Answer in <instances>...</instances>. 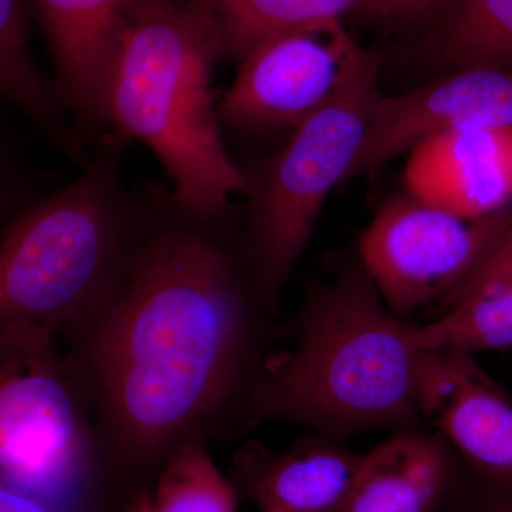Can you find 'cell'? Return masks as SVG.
Masks as SVG:
<instances>
[{
  "label": "cell",
  "mask_w": 512,
  "mask_h": 512,
  "mask_svg": "<svg viewBox=\"0 0 512 512\" xmlns=\"http://www.w3.org/2000/svg\"><path fill=\"white\" fill-rule=\"evenodd\" d=\"M0 512H60L49 504L37 500L10 487L8 484L0 483Z\"/></svg>",
  "instance_id": "cb8c5ba5"
},
{
  "label": "cell",
  "mask_w": 512,
  "mask_h": 512,
  "mask_svg": "<svg viewBox=\"0 0 512 512\" xmlns=\"http://www.w3.org/2000/svg\"><path fill=\"white\" fill-rule=\"evenodd\" d=\"M512 228V212L460 217L406 194L384 202L359 244L360 264L384 303L406 318L444 303Z\"/></svg>",
  "instance_id": "52a82bcc"
},
{
  "label": "cell",
  "mask_w": 512,
  "mask_h": 512,
  "mask_svg": "<svg viewBox=\"0 0 512 512\" xmlns=\"http://www.w3.org/2000/svg\"><path fill=\"white\" fill-rule=\"evenodd\" d=\"M417 345L426 350L470 353L512 346V286L451 303L439 318L416 325Z\"/></svg>",
  "instance_id": "d6986e66"
},
{
  "label": "cell",
  "mask_w": 512,
  "mask_h": 512,
  "mask_svg": "<svg viewBox=\"0 0 512 512\" xmlns=\"http://www.w3.org/2000/svg\"><path fill=\"white\" fill-rule=\"evenodd\" d=\"M447 505L454 512H512V483L478 473L460 460Z\"/></svg>",
  "instance_id": "44dd1931"
},
{
  "label": "cell",
  "mask_w": 512,
  "mask_h": 512,
  "mask_svg": "<svg viewBox=\"0 0 512 512\" xmlns=\"http://www.w3.org/2000/svg\"><path fill=\"white\" fill-rule=\"evenodd\" d=\"M414 29L421 59L440 72L512 67V0H441Z\"/></svg>",
  "instance_id": "2e32d148"
},
{
  "label": "cell",
  "mask_w": 512,
  "mask_h": 512,
  "mask_svg": "<svg viewBox=\"0 0 512 512\" xmlns=\"http://www.w3.org/2000/svg\"><path fill=\"white\" fill-rule=\"evenodd\" d=\"M0 483L60 512H124L82 383L56 333L36 323L0 328Z\"/></svg>",
  "instance_id": "5b68a950"
},
{
  "label": "cell",
  "mask_w": 512,
  "mask_h": 512,
  "mask_svg": "<svg viewBox=\"0 0 512 512\" xmlns=\"http://www.w3.org/2000/svg\"><path fill=\"white\" fill-rule=\"evenodd\" d=\"M376 53L353 39L342 19L322 20L255 46L217 104L222 134H291L355 82Z\"/></svg>",
  "instance_id": "ba28073f"
},
{
  "label": "cell",
  "mask_w": 512,
  "mask_h": 512,
  "mask_svg": "<svg viewBox=\"0 0 512 512\" xmlns=\"http://www.w3.org/2000/svg\"><path fill=\"white\" fill-rule=\"evenodd\" d=\"M141 0H25L46 39L53 84L92 153L111 133L110 93L121 30Z\"/></svg>",
  "instance_id": "30bf717a"
},
{
  "label": "cell",
  "mask_w": 512,
  "mask_h": 512,
  "mask_svg": "<svg viewBox=\"0 0 512 512\" xmlns=\"http://www.w3.org/2000/svg\"><path fill=\"white\" fill-rule=\"evenodd\" d=\"M439 512H454L453 510H450V508H448V505H444L443 508H441V510Z\"/></svg>",
  "instance_id": "d4e9b609"
},
{
  "label": "cell",
  "mask_w": 512,
  "mask_h": 512,
  "mask_svg": "<svg viewBox=\"0 0 512 512\" xmlns=\"http://www.w3.org/2000/svg\"><path fill=\"white\" fill-rule=\"evenodd\" d=\"M379 56L328 106L254 167L247 187L245 241L259 293L278 313L279 296L311 241L330 192L349 181L379 99Z\"/></svg>",
  "instance_id": "8992f818"
},
{
  "label": "cell",
  "mask_w": 512,
  "mask_h": 512,
  "mask_svg": "<svg viewBox=\"0 0 512 512\" xmlns=\"http://www.w3.org/2000/svg\"><path fill=\"white\" fill-rule=\"evenodd\" d=\"M138 188L146 221L130 268L63 346L124 505L178 448L248 431L276 315L259 293L234 204L197 210L157 181Z\"/></svg>",
  "instance_id": "6da1fadb"
},
{
  "label": "cell",
  "mask_w": 512,
  "mask_h": 512,
  "mask_svg": "<svg viewBox=\"0 0 512 512\" xmlns=\"http://www.w3.org/2000/svg\"><path fill=\"white\" fill-rule=\"evenodd\" d=\"M220 32L198 0H141L121 30L110 93L111 131L140 141L188 207L220 211L244 194L212 93Z\"/></svg>",
  "instance_id": "277c9868"
},
{
  "label": "cell",
  "mask_w": 512,
  "mask_h": 512,
  "mask_svg": "<svg viewBox=\"0 0 512 512\" xmlns=\"http://www.w3.org/2000/svg\"><path fill=\"white\" fill-rule=\"evenodd\" d=\"M362 458L343 441L318 433L284 451L248 440L235 450L228 478L239 500L258 512H339Z\"/></svg>",
  "instance_id": "7c38bea8"
},
{
  "label": "cell",
  "mask_w": 512,
  "mask_h": 512,
  "mask_svg": "<svg viewBox=\"0 0 512 512\" xmlns=\"http://www.w3.org/2000/svg\"><path fill=\"white\" fill-rule=\"evenodd\" d=\"M420 409L466 466L512 483V399L473 355L426 350Z\"/></svg>",
  "instance_id": "8fae6325"
},
{
  "label": "cell",
  "mask_w": 512,
  "mask_h": 512,
  "mask_svg": "<svg viewBox=\"0 0 512 512\" xmlns=\"http://www.w3.org/2000/svg\"><path fill=\"white\" fill-rule=\"evenodd\" d=\"M220 32L225 57L244 59L259 43L349 15L367 16L373 0H198Z\"/></svg>",
  "instance_id": "e0dca14e"
},
{
  "label": "cell",
  "mask_w": 512,
  "mask_h": 512,
  "mask_svg": "<svg viewBox=\"0 0 512 512\" xmlns=\"http://www.w3.org/2000/svg\"><path fill=\"white\" fill-rule=\"evenodd\" d=\"M460 458L431 429L394 431L363 454L339 512H439L457 483Z\"/></svg>",
  "instance_id": "5bb4252c"
},
{
  "label": "cell",
  "mask_w": 512,
  "mask_h": 512,
  "mask_svg": "<svg viewBox=\"0 0 512 512\" xmlns=\"http://www.w3.org/2000/svg\"><path fill=\"white\" fill-rule=\"evenodd\" d=\"M414 323L384 303L360 262L306 295L291 349L269 355L248 430L298 424L345 441L373 430L429 429L420 409L426 349Z\"/></svg>",
  "instance_id": "7a4b0ae2"
},
{
  "label": "cell",
  "mask_w": 512,
  "mask_h": 512,
  "mask_svg": "<svg viewBox=\"0 0 512 512\" xmlns=\"http://www.w3.org/2000/svg\"><path fill=\"white\" fill-rule=\"evenodd\" d=\"M512 126V67H460L400 94H380L349 181L380 170L430 138Z\"/></svg>",
  "instance_id": "9c48e42d"
},
{
  "label": "cell",
  "mask_w": 512,
  "mask_h": 512,
  "mask_svg": "<svg viewBox=\"0 0 512 512\" xmlns=\"http://www.w3.org/2000/svg\"><path fill=\"white\" fill-rule=\"evenodd\" d=\"M239 497L205 443L178 448L124 512H237Z\"/></svg>",
  "instance_id": "ac0fdd59"
},
{
  "label": "cell",
  "mask_w": 512,
  "mask_h": 512,
  "mask_svg": "<svg viewBox=\"0 0 512 512\" xmlns=\"http://www.w3.org/2000/svg\"><path fill=\"white\" fill-rule=\"evenodd\" d=\"M45 194L43 181L30 165L18 131L0 109V227Z\"/></svg>",
  "instance_id": "ffe728a7"
},
{
  "label": "cell",
  "mask_w": 512,
  "mask_h": 512,
  "mask_svg": "<svg viewBox=\"0 0 512 512\" xmlns=\"http://www.w3.org/2000/svg\"><path fill=\"white\" fill-rule=\"evenodd\" d=\"M130 144L111 131L73 183L0 227V328L36 323L66 346L113 298L146 221L140 188L121 175Z\"/></svg>",
  "instance_id": "3957f363"
},
{
  "label": "cell",
  "mask_w": 512,
  "mask_h": 512,
  "mask_svg": "<svg viewBox=\"0 0 512 512\" xmlns=\"http://www.w3.org/2000/svg\"><path fill=\"white\" fill-rule=\"evenodd\" d=\"M441 0H373L367 18L416 28Z\"/></svg>",
  "instance_id": "603a6c76"
},
{
  "label": "cell",
  "mask_w": 512,
  "mask_h": 512,
  "mask_svg": "<svg viewBox=\"0 0 512 512\" xmlns=\"http://www.w3.org/2000/svg\"><path fill=\"white\" fill-rule=\"evenodd\" d=\"M407 194L460 217H491L512 202V126L454 131L407 154Z\"/></svg>",
  "instance_id": "4fadbf2b"
},
{
  "label": "cell",
  "mask_w": 512,
  "mask_h": 512,
  "mask_svg": "<svg viewBox=\"0 0 512 512\" xmlns=\"http://www.w3.org/2000/svg\"><path fill=\"white\" fill-rule=\"evenodd\" d=\"M508 286H512V228L491 249L490 254L485 256L474 274L443 303V306L447 308L451 303L461 299L500 291Z\"/></svg>",
  "instance_id": "7402d4cb"
},
{
  "label": "cell",
  "mask_w": 512,
  "mask_h": 512,
  "mask_svg": "<svg viewBox=\"0 0 512 512\" xmlns=\"http://www.w3.org/2000/svg\"><path fill=\"white\" fill-rule=\"evenodd\" d=\"M25 0H0V99L28 117L57 153L83 170L92 150L29 45Z\"/></svg>",
  "instance_id": "9a60e30c"
}]
</instances>
